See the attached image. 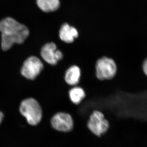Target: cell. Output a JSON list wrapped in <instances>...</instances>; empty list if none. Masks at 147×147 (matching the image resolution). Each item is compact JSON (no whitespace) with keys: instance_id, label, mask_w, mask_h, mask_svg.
Instances as JSON below:
<instances>
[{"instance_id":"cell-4","label":"cell","mask_w":147,"mask_h":147,"mask_svg":"<svg viewBox=\"0 0 147 147\" xmlns=\"http://www.w3.org/2000/svg\"><path fill=\"white\" fill-rule=\"evenodd\" d=\"M43 69V63L39 58L32 56L24 62L21 73L27 79L34 80L39 75Z\"/></svg>"},{"instance_id":"cell-2","label":"cell","mask_w":147,"mask_h":147,"mask_svg":"<svg viewBox=\"0 0 147 147\" xmlns=\"http://www.w3.org/2000/svg\"><path fill=\"white\" fill-rule=\"evenodd\" d=\"M20 111L26 119L28 122L31 125L38 124L42 119L41 107L34 98H27L22 101L20 105Z\"/></svg>"},{"instance_id":"cell-3","label":"cell","mask_w":147,"mask_h":147,"mask_svg":"<svg viewBox=\"0 0 147 147\" xmlns=\"http://www.w3.org/2000/svg\"><path fill=\"white\" fill-rule=\"evenodd\" d=\"M95 71L96 75L99 80H110L117 73V64L111 58L103 57L96 61Z\"/></svg>"},{"instance_id":"cell-11","label":"cell","mask_w":147,"mask_h":147,"mask_svg":"<svg viewBox=\"0 0 147 147\" xmlns=\"http://www.w3.org/2000/svg\"><path fill=\"white\" fill-rule=\"evenodd\" d=\"M69 96L71 102L75 104H78L82 102L86 97L84 90L81 87L74 86L69 91Z\"/></svg>"},{"instance_id":"cell-10","label":"cell","mask_w":147,"mask_h":147,"mask_svg":"<svg viewBox=\"0 0 147 147\" xmlns=\"http://www.w3.org/2000/svg\"><path fill=\"white\" fill-rule=\"evenodd\" d=\"M36 1L39 8L45 12L55 11L60 5L59 0H36Z\"/></svg>"},{"instance_id":"cell-7","label":"cell","mask_w":147,"mask_h":147,"mask_svg":"<svg viewBox=\"0 0 147 147\" xmlns=\"http://www.w3.org/2000/svg\"><path fill=\"white\" fill-rule=\"evenodd\" d=\"M51 123L54 128L61 131H68L72 129L73 121L69 114L65 113H59L53 116Z\"/></svg>"},{"instance_id":"cell-1","label":"cell","mask_w":147,"mask_h":147,"mask_svg":"<svg viewBox=\"0 0 147 147\" xmlns=\"http://www.w3.org/2000/svg\"><path fill=\"white\" fill-rule=\"evenodd\" d=\"M1 33V47L6 51L15 43L21 44L29 35L28 29L11 17H6L0 21Z\"/></svg>"},{"instance_id":"cell-6","label":"cell","mask_w":147,"mask_h":147,"mask_svg":"<svg viewBox=\"0 0 147 147\" xmlns=\"http://www.w3.org/2000/svg\"><path fill=\"white\" fill-rule=\"evenodd\" d=\"M40 55L45 62L52 65H55L62 59V52L58 49L57 45L53 42L45 44L41 49Z\"/></svg>"},{"instance_id":"cell-12","label":"cell","mask_w":147,"mask_h":147,"mask_svg":"<svg viewBox=\"0 0 147 147\" xmlns=\"http://www.w3.org/2000/svg\"><path fill=\"white\" fill-rule=\"evenodd\" d=\"M143 69L145 74L147 76V59L145 60L143 64Z\"/></svg>"},{"instance_id":"cell-9","label":"cell","mask_w":147,"mask_h":147,"mask_svg":"<svg viewBox=\"0 0 147 147\" xmlns=\"http://www.w3.org/2000/svg\"><path fill=\"white\" fill-rule=\"evenodd\" d=\"M81 76V69L78 66L73 65L67 69L64 76L65 81L68 85L76 86L80 81Z\"/></svg>"},{"instance_id":"cell-13","label":"cell","mask_w":147,"mask_h":147,"mask_svg":"<svg viewBox=\"0 0 147 147\" xmlns=\"http://www.w3.org/2000/svg\"><path fill=\"white\" fill-rule=\"evenodd\" d=\"M3 115L1 112H0V124L3 120Z\"/></svg>"},{"instance_id":"cell-8","label":"cell","mask_w":147,"mask_h":147,"mask_svg":"<svg viewBox=\"0 0 147 147\" xmlns=\"http://www.w3.org/2000/svg\"><path fill=\"white\" fill-rule=\"evenodd\" d=\"M59 36L62 41L67 43H71L79 36V32L76 28L70 26L67 23L62 25L59 31Z\"/></svg>"},{"instance_id":"cell-5","label":"cell","mask_w":147,"mask_h":147,"mask_svg":"<svg viewBox=\"0 0 147 147\" xmlns=\"http://www.w3.org/2000/svg\"><path fill=\"white\" fill-rule=\"evenodd\" d=\"M88 127L95 135L100 136L104 134L109 128L108 121L104 115L99 111H94L90 116Z\"/></svg>"}]
</instances>
